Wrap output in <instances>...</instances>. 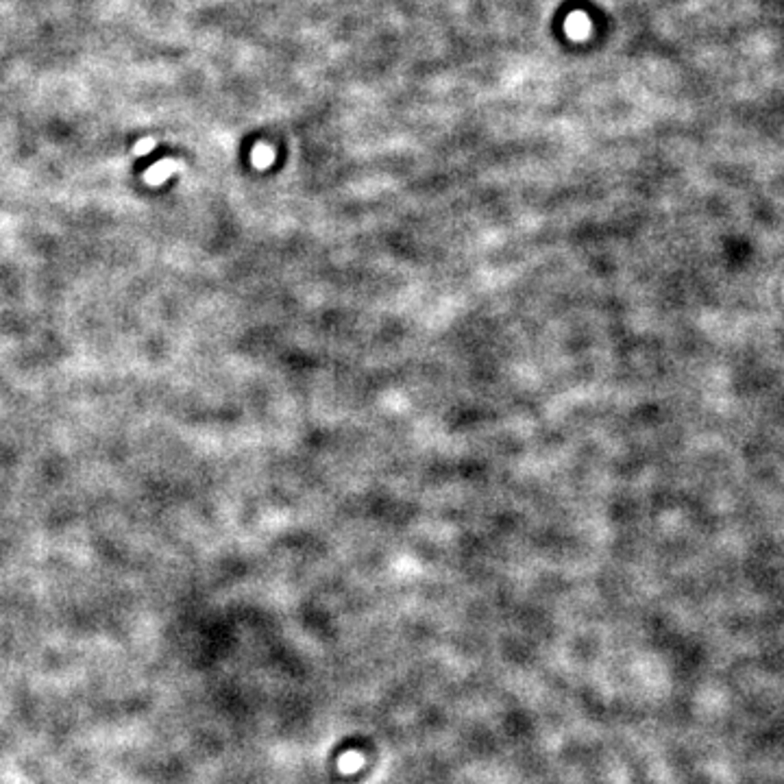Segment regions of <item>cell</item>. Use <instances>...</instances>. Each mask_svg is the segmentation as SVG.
Segmentation results:
<instances>
[{
    "label": "cell",
    "instance_id": "cell-1",
    "mask_svg": "<svg viewBox=\"0 0 784 784\" xmlns=\"http://www.w3.org/2000/svg\"><path fill=\"white\" fill-rule=\"evenodd\" d=\"M153 146H155V139H153V137H146L142 144H137V146H135V155H142V153L151 151Z\"/></svg>",
    "mask_w": 784,
    "mask_h": 784
}]
</instances>
